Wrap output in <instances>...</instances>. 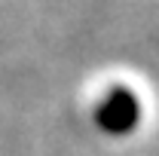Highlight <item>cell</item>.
I'll use <instances>...</instances> for the list:
<instances>
[{
  "instance_id": "obj_1",
  "label": "cell",
  "mask_w": 159,
  "mask_h": 156,
  "mask_svg": "<svg viewBox=\"0 0 159 156\" xmlns=\"http://www.w3.org/2000/svg\"><path fill=\"white\" fill-rule=\"evenodd\" d=\"M132 119H135V104H132L129 98L113 101V104L101 113V122H104L107 132H125V129H132Z\"/></svg>"
}]
</instances>
